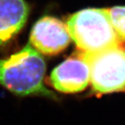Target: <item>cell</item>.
Returning <instances> with one entry per match:
<instances>
[{"label": "cell", "instance_id": "6da1fadb", "mask_svg": "<svg viewBox=\"0 0 125 125\" xmlns=\"http://www.w3.org/2000/svg\"><path fill=\"white\" fill-rule=\"evenodd\" d=\"M46 64L30 44L9 58L0 59V85L21 97L40 96L56 99L45 85Z\"/></svg>", "mask_w": 125, "mask_h": 125}, {"label": "cell", "instance_id": "7a4b0ae2", "mask_svg": "<svg viewBox=\"0 0 125 125\" xmlns=\"http://www.w3.org/2000/svg\"><path fill=\"white\" fill-rule=\"evenodd\" d=\"M71 39L81 52L102 51L122 42L112 26L107 9H86L68 18Z\"/></svg>", "mask_w": 125, "mask_h": 125}, {"label": "cell", "instance_id": "3957f363", "mask_svg": "<svg viewBox=\"0 0 125 125\" xmlns=\"http://www.w3.org/2000/svg\"><path fill=\"white\" fill-rule=\"evenodd\" d=\"M81 53L90 67L94 92L107 94L125 90V50L120 45L97 52Z\"/></svg>", "mask_w": 125, "mask_h": 125}, {"label": "cell", "instance_id": "277c9868", "mask_svg": "<svg viewBox=\"0 0 125 125\" xmlns=\"http://www.w3.org/2000/svg\"><path fill=\"white\" fill-rule=\"evenodd\" d=\"M71 40L67 24L58 18L45 16L33 25L30 45L39 53L54 56L65 49Z\"/></svg>", "mask_w": 125, "mask_h": 125}, {"label": "cell", "instance_id": "5b68a950", "mask_svg": "<svg viewBox=\"0 0 125 125\" xmlns=\"http://www.w3.org/2000/svg\"><path fill=\"white\" fill-rule=\"evenodd\" d=\"M51 85L63 93L83 91L90 82V67L81 52L68 58L52 72Z\"/></svg>", "mask_w": 125, "mask_h": 125}, {"label": "cell", "instance_id": "8992f818", "mask_svg": "<svg viewBox=\"0 0 125 125\" xmlns=\"http://www.w3.org/2000/svg\"><path fill=\"white\" fill-rule=\"evenodd\" d=\"M29 13L30 7L25 0H0V46L22 29Z\"/></svg>", "mask_w": 125, "mask_h": 125}, {"label": "cell", "instance_id": "52a82bcc", "mask_svg": "<svg viewBox=\"0 0 125 125\" xmlns=\"http://www.w3.org/2000/svg\"><path fill=\"white\" fill-rule=\"evenodd\" d=\"M108 16L117 36L121 42L125 41V6L107 9Z\"/></svg>", "mask_w": 125, "mask_h": 125}]
</instances>
